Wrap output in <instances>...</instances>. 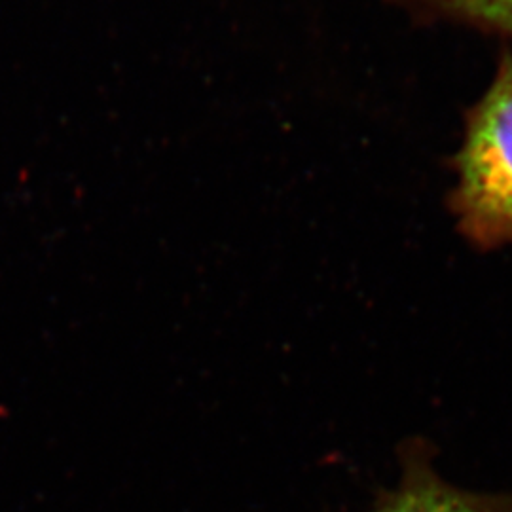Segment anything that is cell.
I'll use <instances>...</instances> for the list:
<instances>
[{"label": "cell", "mask_w": 512, "mask_h": 512, "mask_svg": "<svg viewBox=\"0 0 512 512\" xmlns=\"http://www.w3.org/2000/svg\"><path fill=\"white\" fill-rule=\"evenodd\" d=\"M401 476L378 495L370 512H512V494L473 492L444 480L435 448L420 437L399 446Z\"/></svg>", "instance_id": "2"}, {"label": "cell", "mask_w": 512, "mask_h": 512, "mask_svg": "<svg viewBox=\"0 0 512 512\" xmlns=\"http://www.w3.org/2000/svg\"><path fill=\"white\" fill-rule=\"evenodd\" d=\"M418 18L446 19L512 38V0H387Z\"/></svg>", "instance_id": "3"}, {"label": "cell", "mask_w": 512, "mask_h": 512, "mask_svg": "<svg viewBox=\"0 0 512 512\" xmlns=\"http://www.w3.org/2000/svg\"><path fill=\"white\" fill-rule=\"evenodd\" d=\"M456 184L450 209L459 234L476 249L512 245V52L465 118L454 156Z\"/></svg>", "instance_id": "1"}]
</instances>
